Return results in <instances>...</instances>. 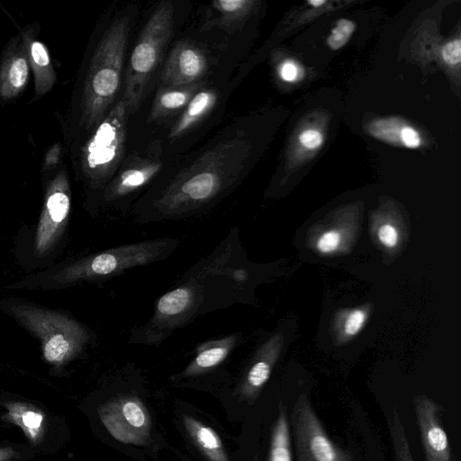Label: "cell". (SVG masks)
I'll list each match as a JSON object with an SVG mask.
<instances>
[{
	"instance_id": "obj_1",
	"label": "cell",
	"mask_w": 461,
	"mask_h": 461,
	"mask_svg": "<svg viewBox=\"0 0 461 461\" xmlns=\"http://www.w3.org/2000/svg\"><path fill=\"white\" fill-rule=\"evenodd\" d=\"M253 148L247 121L234 119L190 164L140 199L132 207V221L146 224L205 213L238 186Z\"/></svg>"
},
{
	"instance_id": "obj_2",
	"label": "cell",
	"mask_w": 461,
	"mask_h": 461,
	"mask_svg": "<svg viewBox=\"0 0 461 461\" xmlns=\"http://www.w3.org/2000/svg\"><path fill=\"white\" fill-rule=\"evenodd\" d=\"M247 279L248 272L238 267L234 241H224L158 298L149 321L132 329L130 342L160 344L199 314L238 302V293Z\"/></svg>"
},
{
	"instance_id": "obj_3",
	"label": "cell",
	"mask_w": 461,
	"mask_h": 461,
	"mask_svg": "<svg viewBox=\"0 0 461 461\" xmlns=\"http://www.w3.org/2000/svg\"><path fill=\"white\" fill-rule=\"evenodd\" d=\"M131 17H115L90 61L82 96V122L87 130H93L117 101Z\"/></svg>"
},
{
	"instance_id": "obj_4",
	"label": "cell",
	"mask_w": 461,
	"mask_h": 461,
	"mask_svg": "<svg viewBox=\"0 0 461 461\" xmlns=\"http://www.w3.org/2000/svg\"><path fill=\"white\" fill-rule=\"evenodd\" d=\"M175 238H160L106 249L84 257L49 277L52 285L105 279L168 257L177 247Z\"/></svg>"
},
{
	"instance_id": "obj_5",
	"label": "cell",
	"mask_w": 461,
	"mask_h": 461,
	"mask_svg": "<svg viewBox=\"0 0 461 461\" xmlns=\"http://www.w3.org/2000/svg\"><path fill=\"white\" fill-rule=\"evenodd\" d=\"M2 308L40 340L43 357L50 364L59 365L73 358L90 340L82 323L59 312L19 302Z\"/></svg>"
},
{
	"instance_id": "obj_6",
	"label": "cell",
	"mask_w": 461,
	"mask_h": 461,
	"mask_svg": "<svg viewBox=\"0 0 461 461\" xmlns=\"http://www.w3.org/2000/svg\"><path fill=\"white\" fill-rule=\"evenodd\" d=\"M174 14L172 1L160 2L146 21L131 51L122 93L129 115L140 106L146 87L172 37Z\"/></svg>"
},
{
	"instance_id": "obj_7",
	"label": "cell",
	"mask_w": 461,
	"mask_h": 461,
	"mask_svg": "<svg viewBox=\"0 0 461 461\" xmlns=\"http://www.w3.org/2000/svg\"><path fill=\"white\" fill-rule=\"evenodd\" d=\"M128 107L122 95L92 130L82 154L83 172L94 188L103 189L124 159Z\"/></svg>"
},
{
	"instance_id": "obj_8",
	"label": "cell",
	"mask_w": 461,
	"mask_h": 461,
	"mask_svg": "<svg viewBox=\"0 0 461 461\" xmlns=\"http://www.w3.org/2000/svg\"><path fill=\"white\" fill-rule=\"evenodd\" d=\"M162 167V143L153 141L140 154L124 158L102 192L104 206L127 212L135 194L148 185Z\"/></svg>"
},
{
	"instance_id": "obj_9",
	"label": "cell",
	"mask_w": 461,
	"mask_h": 461,
	"mask_svg": "<svg viewBox=\"0 0 461 461\" xmlns=\"http://www.w3.org/2000/svg\"><path fill=\"white\" fill-rule=\"evenodd\" d=\"M290 421L297 461H354L350 452L329 438L304 393L295 401Z\"/></svg>"
},
{
	"instance_id": "obj_10",
	"label": "cell",
	"mask_w": 461,
	"mask_h": 461,
	"mask_svg": "<svg viewBox=\"0 0 461 461\" xmlns=\"http://www.w3.org/2000/svg\"><path fill=\"white\" fill-rule=\"evenodd\" d=\"M99 413L105 428L115 439L125 444H147L150 419L147 409L137 397H116L106 402Z\"/></svg>"
},
{
	"instance_id": "obj_11",
	"label": "cell",
	"mask_w": 461,
	"mask_h": 461,
	"mask_svg": "<svg viewBox=\"0 0 461 461\" xmlns=\"http://www.w3.org/2000/svg\"><path fill=\"white\" fill-rule=\"evenodd\" d=\"M70 192L66 175L61 172L50 185L37 225L33 244L38 257L48 253L59 240L70 212Z\"/></svg>"
},
{
	"instance_id": "obj_12",
	"label": "cell",
	"mask_w": 461,
	"mask_h": 461,
	"mask_svg": "<svg viewBox=\"0 0 461 461\" xmlns=\"http://www.w3.org/2000/svg\"><path fill=\"white\" fill-rule=\"evenodd\" d=\"M412 402L426 461H453L441 407L426 395H416Z\"/></svg>"
},
{
	"instance_id": "obj_13",
	"label": "cell",
	"mask_w": 461,
	"mask_h": 461,
	"mask_svg": "<svg viewBox=\"0 0 461 461\" xmlns=\"http://www.w3.org/2000/svg\"><path fill=\"white\" fill-rule=\"evenodd\" d=\"M204 51L190 41H181L173 49L164 65L161 87L187 86L203 80L208 70Z\"/></svg>"
},
{
	"instance_id": "obj_14",
	"label": "cell",
	"mask_w": 461,
	"mask_h": 461,
	"mask_svg": "<svg viewBox=\"0 0 461 461\" xmlns=\"http://www.w3.org/2000/svg\"><path fill=\"white\" fill-rule=\"evenodd\" d=\"M253 0H216L207 6L202 30L219 29L228 33L234 32L247 21L253 12Z\"/></svg>"
},
{
	"instance_id": "obj_15",
	"label": "cell",
	"mask_w": 461,
	"mask_h": 461,
	"mask_svg": "<svg viewBox=\"0 0 461 461\" xmlns=\"http://www.w3.org/2000/svg\"><path fill=\"white\" fill-rule=\"evenodd\" d=\"M219 99L216 89L202 86L191 98L173 123L167 135L168 140H176L191 132L211 114Z\"/></svg>"
},
{
	"instance_id": "obj_16",
	"label": "cell",
	"mask_w": 461,
	"mask_h": 461,
	"mask_svg": "<svg viewBox=\"0 0 461 461\" xmlns=\"http://www.w3.org/2000/svg\"><path fill=\"white\" fill-rule=\"evenodd\" d=\"M238 333L220 339H211L200 344L196 355L182 372V377L203 375L220 366L238 345Z\"/></svg>"
},
{
	"instance_id": "obj_17",
	"label": "cell",
	"mask_w": 461,
	"mask_h": 461,
	"mask_svg": "<svg viewBox=\"0 0 461 461\" xmlns=\"http://www.w3.org/2000/svg\"><path fill=\"white\" fill-rule=\"evenodd\" d=\"M204 85L205 81L202 80L183 86H159L151 106L150 120H163L181 113L194 95Z\"/></svg>"
},
{
	"instance_id": "obj_18",
	"label": "cell",
	"mask_w": 461,
	"mask_h": 461,
	"mask_svg": "<svg viewBox=\"0 0 461 461\" xmlns=\"http://www.w3.org/2000/svg\"><path fill=\"white\" fill-rule=\"evenodd\" d=\"M183 421L189 436L210 461H229L221 438L211 427L188 415H184Z\"/></svg>"
},
{
	"instance_id": "obj_19",
	"label": "cell",
	"mask_w": 461,
	"mask_h": 461,
	"mask_svg": "<svg viewBox=\"0 0 461 461\" xmlns=\"http://www.w3.org/2000/svg\"><path fill=\"white\" fill-rule=\"evenodd\" d=\"M29 77V62L25 53L19 52L8 58L0 72V95L11 98L26 86Z\"/></svg>"
},
{
	"instance_id": "obj_20",
	"label": "cell",
	"mask_w": 461,
	"mask_h": 461,
	"mask_svg": "<svg viewBox=\"0 0 461 461\" xmlns=\"http://www.w3.org/2000/svg\"><path fill=\"white\" fill-rule=\"evenodd\" d=\"M268 461H293L287 411L282 402L271 433Z\"/></svg>"
},
{
	"instance_id": "obj_21",
	"label": "cell",
	"mask_w": 461,
	"mask_h": 461,
	"mask_svg": "<svg viewBox=\"0 0 461 461\" xmlns=\"http://www.w3.org/2000/svg\"><path fill=\"white\" fill-rule=\"evenodd\" d=\"M26 44L35 74L36 93L44 94L50 88L55 78L48 50L39 41H27Z\"/></svg>"
},
{
	"instance_id": "obj_22",
	"label": "cell",
	"mask_w": 461,
	"mask_h": 461,
	"mask_svg": "<svg viewBox=\"0 0 461 461\" xmlns=\"http://www.w3.org/2000/svg\"><path fill=\"white\" fill-rule=\"evenodd\" d=\"M271 357L268 354H264L249 366L240 387V393L244 398L256 399L269 379L273 364Z\"/></svg>"
},
{
	"instance_id": "obj_23",
	"label": "cell",
	"mask_w": 461,
	"mask_h": 461,
	"mask_svg": "<svg viewBox=\"0 0 461 461\" xmlns=\"http://www.w3.org/2000/svg\"><path fill=\"white\" fill-rule=\"evenodd\" d=\"M388 427L396 461H414L405 428L395 409L388 418Z\"/></svg>"
},
{
	"instance_id": "obj_24",
	"label": "cell",
	"mask_w": 461,
	"mask_h": 461,
	"mask_svg": "<svg viewBox=\"0 0 461 461\" xmlns=\"http://www.w3.org/2000/svg\"><path fill=\"white\" fill-rule=\"evenodd\" d=\"M403 122L395 118L374 121L368 126V132L375 139L384 142L402 146Z\"/></svg>"
},
{
	"instance_id": "obj_25",
	"label": "cell",
	"mask_w": 461,
	"mask_h": 461,
	"mask_svg": "<svg viewBox=\"0 0 461 461\" xmlns=\"http://www.w3.org/2000/svg\"><path fill=\"white\" fill-rule=\"evenodd\" d=\"M355 29L356 24L353 21L345 18L339 19L327 38L328 46L332 50L342 48L348 41Z\"/></svg>"
},
{
	"instance_id": "obj_26",
	"label": "cell",
	"mask_w": 461,
	"mask_h": 461,
	"mask_svg": "<svg viewBox=\"0 0 461 461\" xmlns=\"http://www.w3.org/2000/svg\"><path fill=\"white\" fill-rule=\"evenodd\" d=\"M442 58L450 66L459 64L461 61V41L456 39L447 42L442 49Z\"/></svg>"
},
{
	"instance_id": "obj_27",
	"label": "cell",
	"mask_w": 461,
	"mask_h": 461,
	"mask_svg": "<svg viewBox=\"0 0 461 461\" xmlns=\"http://www.w3.org/2000/svg\"><path fill=\"white\" fill-rule=\"evenodd\" d=\"M340 242V234L337 230L324 232L318 240V249L322 253H330L337 249Z\"/></svg>"
},
{
	"instance_id": "obj_28",
	"label": "cell",
	"mask_w": 461,
	"mask_h": 461,
	"mask_svg": "<svg viewBox=\"0 0 461 461\" xmlns=\"http://www.w3.org/2000/svg\"><path fill=\"white\" fill-rule=\"evenodd\" d=\"M366 314L361 310H354L348 317L345 323V331L348 335L357 334L362 328Z\"/></svg>"
},
{
	"instance_id": "obj_29",
	"label": "cell",
	"mask_w": 461,
	"mask_h": 461,
	"mask_svg": "<svg viewBox=\"0 0 461 461\" xmlns=\"http://www.w3.org/2000/svg\"><path fill=\"white\" fill-rule=\"evenodd\" d=\"M300 143L310 149L319 148L323 142L322 134L313 129L305 130L299 136Z\"/></svg>"
},
{
	"instance_id": "obj_30",
	"label": "cell",
	"mask_w": 461,
	"mask_h": 461,
	"mask_svg": "<svg viewBox=\"0 0 461 461\" xmlns=\"http://www.w3.org/2000/svg\"><path fill=\"white\" fill-rule=\"evenodd\" d=\"M378 238L384 246L393 248L397 244L398 232L393 226L384 224L379 229Z\"/></svg>"
},
{
	"instance_id": "obj_31",
	"label": "cell",
	"mask_w": 461,
	"mask_h": 461,
	"mask_svg": "<svg viewBox=\"0 0 461 461\" xmlns=\"http://www.w3.org/2000/svg\"><path fill=\"white\" fill-rule=\"evenodd\" d=\"M420 145V136L412 127L406 125L403 129L402 146L408 149H417Z\"/></svg>"
},
{
	"instance_id": "obj_32",
	"label": "cell",
	"mask_w": 461,
	"mask_h": 461,
	"mask_svg": "<svg viewBox=\"0 0 461 461\" xmlns=\"http://www.w3.org/2000/svg\"><path fill=\"white\" fill-rule=\"evenodd\" d=\"M280 77L284 81L292 82L297 77V68L292 61L284 62L279 69Z\"/></svg>"
},
{
	"instance_id": "obj_33",
	"label": "cell",
	"mask_w": 461,
	"mask_h": 461,
	"mask_svg": "<svg viewBox=\"0 0 461 461\" xmlns=\"http://www.w3.org/2000/svg\"><path fill=\"white\" fill-rule=\"evenodd\" d=\"M42 420V416L37 412L25 411L23 414V424L30 429L39 428Z\"/></svg>"
},
{
	"instance_id": "obj_34",
	"label": "cell",
	"mask_w": 461,
	"mask_h": 461,
	"mask_svg": "<svg viewBox=\"0 0 461 461\" xmlns=\"http://www.w3.org/2000/svg\"><path fill=\"white\" fill-rule=\"evenodd\" d=\"M325 3H326L325 0H309L308 1V4L313 7H319Z\"/></svg>"
}]
</instances>
